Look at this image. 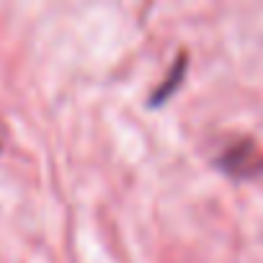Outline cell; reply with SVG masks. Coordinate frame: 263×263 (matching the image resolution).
<instances>
[{
    "label": "cell",
    "mask_w": 263,
    "mask_h": 263,
    "mask_svg": "<svg viewBox=\"0 0 263 263\" xmlns=\"http://www.w3.org/2000/svg\"><path fill=\"white\" fill-rule=\"evenodd\" d=\"M219 168L237 176V178H245V176H255L263 168V158L258 155L253 142H237V145H230L222 153Z\"/></svg>",
    "instance_id": "obj_1"
},
{
    "label": "cell",
    "mask_w": 263,
    "mask_h": 263,
    "mask_svg": "<svg viewBox=\"0 0 263 263\" xmlns=\"http://www.w3.org/2000/svg\"><path fill=\"white\" fill-rule=\"evenodd\" d=\"M189 70V54H181L178 60H176V65L171 67V72H168V78L160 83V88L150 96V106H160L163 101H168L176 90H178V85H181V80H183V72Z\"/></svg>",
    "instance_id": "obj_2"
}]
</instances>
